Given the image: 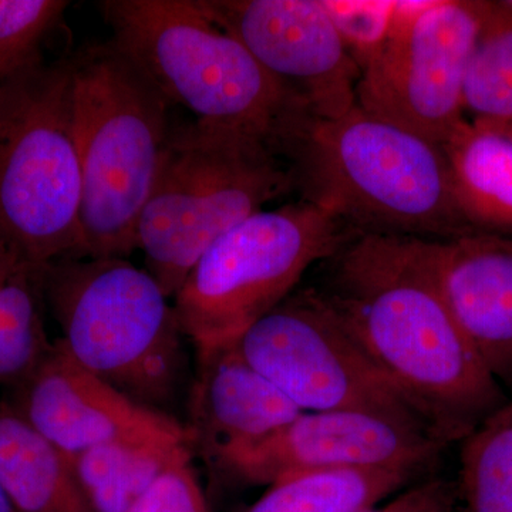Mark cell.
I'll return each instance as SVG.
<instances>
[{"instance_id":"7c38bea8","label":"cell","mask_w":512,"mask_h":512,"mask_svg":"<svg viewBox=\"0 0 512 512\" xmlns=\"http://www.w3.org/2000/svg\"><path fill=\"white\" fill-rule=\"evenodd\" d=\"M448 444L429 431L365 412H303L271 436L214 464L249 485L348 468H409L423 474Z\"/></svg>"},{"instance_id":"9a60e30c","label":"cell","mask_w":512,"mask_h":512,"mask_svg":"<svg viewBox=\"0 0 512 512\" xmlns=\"http://www.w3.org/2000/svg\"><path fill=\"white\" fill-rule=\"evenodd\" d=\"M191 443L217 463L303 413L239 352L237 340L198 352L191 393Z\"/></svg>"},{"instance_id":"44dd1931","label":"cell","mask_w":512,"mask_h":512,"mask_svg":"<svg viewBox=\"0 0 512 512\" xmlns=\"http://www.w3.org/2000/svg\"><path fill=\"white\" fill-rule=\"evenodd\" d=\"M460 443L454 512H512V397Z\"/></svg>"},{"instance_id":"3957f363","label":"cell","mask_w":512,"mask_h":512,"mask_svg":"<svg viewBox=\"0 0 512 512\" xmlns=\"http://www.w3.org/2000/svg\"><path fill=\"white\" fill-rule=\"evenodd\" d=\"M113 42L173 106L288 158L313 117L197 0H104Z\"/></svg>"},{"instance_id":"cb8c5ba5","label":"cell","mask_w":512,"mask_h":512,"mask_svg":"<svg viewBox=\"0 0 512 512\" xmlns=\"http://www.w3.org/2000/svg\"><path fill=\"white\" fill-rule=\"evenodd\" d=\"M322 3L350 56L360 70L365 69L386 42L396 2L322 0Z\"/></svg>"},{"instance_id":"d4e9b609","label":"cell","mask_w":512,"mask_h":512,"mask_svg":"<svg viewBox=\"0 0 512 512\" xmlns=\"http://www.w3.org/2000/svg\"><path fill=\"white\" fill-rule=\"evenodd\" d=\"M128 512H210L191 467V453L177 458Z\"/></svg>"},{"instance_id":"d6986e66","label":"cell","mask_w":512,"mask_h":512,"mask_svg":"<svg viewBox=\"0 0 512 512\" xmlns=\"http://www.w3.org/2000/svg\"><path fill=\"white\" fill-rule=\"evenodd\" d=\"M420 477L409 468H348L272 485L247 512H362Z\"/></svg>"},{"instance_id":"2e32d148","label":"cell","mask_w":512,"mask_h":512,"mask_svg":"<svg viewBox=\"0 0 512 512\" xmlns=\"http://www.w3.org/2000/svg\"><path fill=\"white\" fill-rule=\"evenodd\" d=\"M443 148L467 224L512 237V133L466 117Z\"/></svg>"},{"instance_id":"8fae6325","label":"cell","mask_w":512,"mask_h":512,"mask_svg":"<svg viewBox=\"0 0 512 512\" xmlns=\"http://www.w3.org/2000/svg\"><path fill=\"white\" fill-rule=\"evenodd\" d=\"M197 2L301 101L313 119H338L356 106L362 70L322 0Z\"/></svg>"},{"instance_id":"4fadbf2b","label":"cell","mask_w":512,"mask_h":512,"mask_svg":"<svg viewBox=\"0 0 512 512\" xmlns=\"http://www.w3.org/2000/svg\"><path fill=\"white\" fill-rule=\"evenodd\" d=\"M12 404L66 456L113 441L190 444V431L167 413L128 399L80 366L59 342L22 382Z\"/></svg>"},{"instance_id":"ac0fdd59","label":"cell","mask_w":512,"mask_h":512,"mask_svg":"<svg viewBox=\"0 0 512 512\" xmlns=\"http://www.w3.org/2000/svg\"><path fill=\"white\" fill-rule=\"evenodd\" d=\"M188 444L113 441L69 456L93 512H128Z\"/></svg>"},{"instance_id":"277c9868","label":"cell","mask_w":512,"mask_h":512,"mask_svg":"<svg viewBox=\"0 0 512 512\" xmlns=\"http://www.w3.org/2000/svg\"><path fill=\"white\" fill-rule=\"evenodd\" d=\"M72 59L84 258H127L170 138L173 104L113 40Z\"/></svg>"},{"instance_id":"5b68a950","label":"cell","mask_w":512,"mask_h":512,"mask_svg":"<svg viewBox=\"0 0 512 512\" xmlns=\"http://www.w3.org/2000/svg\"><path fill=\"white\" fill-rule=\"evenodd\" d=\"M291 192V167L268 144L197 120L173 123L137 225L147 272L174 298L221 235Z\"/></svg>"},{"instance_id":"4316f807","label":"cell","mask_w":512,"mask_h":512,"mask_svg":"<svg viewBox=\"0 0 512 512\" xmlns=\"http://www.w3.org/2000/svg\"><path fill=\"white\" fill-rule=\"evenodd\" d=\"M0 512H16L12 503H10L8 493H6L2 481H0Z\"/></svg>"},{"instance_id":"e0dca14e","label":"cell","mask_w":512,"mask_h":512,"mask_svg":"<svg viewBox=\"0 0 512 512\" xmlns=\"http://www.w3.org/2000/svg\"><path fill=\"white\" fill-rule=\"evenodd\" d=\"M0 481L16 512H93L69 456L0 402Z\"/></svg>"},{"instance_id":"603a6c76","label":"cell","mask_w":512,"mask_h":512,"mask_svg":"<svg viewBox=\"0 0 512 512\" xmlns=\"http://www.w3.org/2000/svg\"><path fill=\"white\" fill-rule=\"evenodd\" d=\"M67 8L64 0H0V80L42 57L43 40Z\"/></svg>"},{"instance_id":"7402d4cb","label":"cell","mask_w":512,"mask_h":512,"mask_svg":"<svg viewBox=\"0 0 512 512\" xmlns=\"http://www.w3.org/2000/svg\"><path fill=\"white\" fill-rule=\"evenodd\" d=\"M483 2V28L464 86V113L512 133V19Z\"/></svg>"},{"instance_id":"9c48e42d","label":"cell","mask_w":512,"mask_h":512,"mask_svg":"<svg viewBox=\"0 0 512 512\" xmlns=\"http://www.w3.org/2000/svg\"><path fill=\"white\" fill-rule=\"evenodd\" d=\"M237 346L302 412L379 414L439 437L309 285L256 320Z\"/></svg>"},{"instance_id":"ffe728a7","label":"cell","mask_w":512,"mask_h":512,"mask_svg":"<svg viewBox=\"0 0 512 512\" xmlns=\"http://www.w3.org/2000/svg\"><path fill=\"white\" fill-rule=\"evenodd\" d=\"M43 299L42 272L0 242V384L22 382L52 348Z\"/></svg>"},{"instance_id":"484cf974","label":"cell","mask_w":512,"mask_h":512,"mask_svg":"<svg viewBox=\"0 0 512 512\" xmlns=\"http://www.w3.org/2000/svg\"><path fill=\"white\" fill-rule=\"evenodd\" d=\"M456 487L443 477H430L412 485L387 504L362 512H454Z\"/></svg>"},{"instance_id":"5bb4252c","label":"cell","mask_w":512,"mask_h":512,"mask_svg":"<svg viewBox=\"0 0 512 512\" xmlns=\"http://www.w3.org/2000/svg\"><path fill=\"white\" fill-rule=\"evenodd\" d=\"M448 308L481 362L512 394V237L470 229L434 239Z\"/></svg>"},{"instance_id":"ba28073f","label":"cell","mask_w":512,"mask_h":512,"mask_svg":"<svg viewBox=\"0 0 512 512\" xmlns=\"http://www.w3.org/2000/svg\"><path fill=\"white\" fill-rule=\"evenodd\" d=\"M355 235L301 198L255 212L202 254L175 293L184 336L198 352L235 342Z\"/></svg>"},{"instance_id":"7a4b0ae2","label":"cell","mask_w":512,"mask_h":512,"mask_svg":"<svg viewBox=\"0 0 512 512\" xmlns=\"http://www.w3.org/2000/svg\"><path fill=\"white\" fill-rule=\"evenodd\" d=\"M295 192L357 232L448 239L473 229L444 148L359 106L312 120L288 156Z\"/></svg>"},{"instance_id":"30bf717a","label":"cell","mask_w":512,"mask_h":512,"mask_svg":"<svg viewBox=\"0 0 512 512\" xmlns=\"http://www.w3.org/2000/svg\"><path fill=\"white\" fill-rule=\"evenodd\" d=\"M481 28V0L396 2L386 42L362 70L357 106L443 146L466 120Z\"/></svg>"},{"instance_id":"8992f818","label":"cell","mask_w":512,"mask_h":512,"mask_svg":"<svg viewBox=\"0 0 512 512\" xmlns=\"http://www.w3.org/2000/svg\"><path fill=\"white\" fill-rule=\"evenodd\" d=\"M43 298L70 356L128 399L164 412L187 372L174 303L126 258L67 256L42 271Z\"/></svg>"},{"instance_id":"83f0119b","label":"cell","mask_w":512,"mask_h":512,"mask_svg":"<svg viewBox=\"0 0 512 512\" xmlns=\"http://www.w3.org/2000/svg\"><path fill=\"white\" fill-rule=\"evenodd\" d=\"M495 8L512 19V0H493Z\"/></svg>"},{"instance_id":"52a82bcc","label":"cell","mask_w":512,"mask_h":512,"mask_svg":"<svg viewBox=\"0 0 512 512\" xmlns=\"http://www.w3.org/2000/svg\"><path fill=\"white\" fill-rule=\"evenodd\" d=\"M82 194L72 59L42 56L0 80V242L40 272L84 258Z\"/></svg>"},{"instance_id":"6da1fadb","label":"cell","mask_w":512,"mask_h":512,"mask_svg":"<svg viewBox=\"0 0 512 512\" xmlns=\"http://www.w3.org/2000/svg\"><path fill=\"white\" fill-rule=\"evenodd\" d=\"M309 285L447 444L508 403L441 291L434 239L357 234Z\"/></svg>"}]
</instances>
